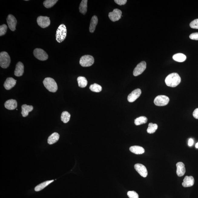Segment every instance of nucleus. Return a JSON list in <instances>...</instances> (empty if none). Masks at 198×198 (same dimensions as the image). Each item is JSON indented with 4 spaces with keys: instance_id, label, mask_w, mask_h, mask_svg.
Masks as SVG:
<instances>
[{
    "instance_id": "f257e3e1",
    "label": "nucleus",
    "mask_w": 198,
    "mask_h": 198,
    "mask_svg": "<svg viewBox=\"0 0 198 198\" xmlns=\"http://www.w3.org/2000/svg\"><path fill=\"white\" fill-rule=\"evenodd\" d=\"M181 82V78L177 73L170 74L165 79V83L168 86L174 87L178 86Z\"/></svg>"
},
{
    "instance_id": "f03ea898",
    "label": "nucleus",
    "mask_w": 198,
    "mask_h": 198,
    "mask_svg": "<svg viewBox=\"0 0 198 198\" xmlns=\"http://www.w3.org/2000/svg\"><path fill=\"white\" fill-rule=\"evenodd\" d=\"M43 84L48 91L55 93L58 90V86L54 80L51 78H46L43 81Z\"/></svg>"
},
{
    "instance_id": "7ed1b4c3",
    "label": "nucleus",
    "mask_w": 198,
    "mask_h": 198,
    "mask_svg": "<svg viewBox=\"0 0 198 198\" xmlns=\"http://www.w3.org/2000/svg\"><path fill=\"white\" fill-rule=\"evenodd\" d=\"M67 35V29L66 26L62 24L59 26L56 31V39L59 43H61L65 39Z\"/></svg>"
},
{
    "instance_id": "20e7f679",
    "label": "nucleus",
    "mask_w": 198,
    "mask_h": 198,
    "mask_svg": "<svg viewBox=\"0 0 198 198\" xmlns=\"http://www.w3.org/2000/svg\"><path fill=\"white\" fill-rule=\"evenodd\" d=\"M11 62L10 57L6 51L1 52L0 53V65L3 68L6 69L9 67Z\"/></svg>"
},
{
    "instance_id": "39448f33",
    "label": "nucleus",
    "mask_w": 198,
    "mask_h": 198,
    "mask_svg": "<svg viewBox=\"0 0 198 198\" xmlns=\"http://www.w3.org/2000/svg\"><path fill=\"white\" fill-rule=\"evenodd\" d=\"M94 62V59L93 56L87 55L81 57L79 63L83 67H89L93 65Z\"/></svg>"
},
{
    "instance_id": "423d86ee",
    "label": "nucleus",
    "mask_w": 198,
    "mask_h": 198,
    "mask_svg": "<svg viewBox=\"0 0 198 198\" xmlns=\"http://www.w3.org/2000/svg\"><path fill=\"white\" fill-rule=\"evenodd\" d=\"M169 98L166 95H160L156 97L154 100V104L158 106H164L167 105Z\"/></svg>"
},
{
    "instance_id": "0eeeda50",
    "label": "nucleus",
    "mask_w": 198,
    "mask_h": 198,
    "mask_svg": "<svg viewBox=\"0 0 198 198\" xmlns=\"http://www.w3.org/2000/svg\"><path fill=\"white\" fill-rule=\"evenodd\" d=\"M34 55L36 58L41 61H46L48 58V55L44 50L36 48L34 51Z\"/></svg>"
},
{
    "instance_id": "6e6552de",
    "label": "nucleus",
    "mask_w": 198,
    "mask_h": 198,
    "mask_svg": "<svg viewBox=\"0 0 198 198\" xmlns=\"http://www.w3.org/2000/svg\"><path fill=\"white\" fill-rule=\"evenodd\" d=\"M37 22L38 25L43 28L48 27L50 24V18L47 16L38 17L37 19Z\"/></svg>"
},
{
    "instance_id": "1a4fd4ad",
    "label": "nucleus",
    "mask_w": 198,
    "mask_h": 198,
    "mask_svg": "<svg viewBox=\"0 0 198 198\" xmlns=\"http://www.w3.org/2000/svg\"><path fill=\"white\" fill-rule=\"evenodd\" d=\"M146 68V62L144 61L140 62L137 65L134 69L133 71V75L135 76L140 75L145 70Z\"/></svg>"
},
{
    "instance_id": "9d476101",
    "label": "nucleus",
    "mask_w": 198,
    "mask_h": 198,
    "mask_svg": "<svg viewBox=\"0 0 198 198\" xmlns=\"http://www.w3.org/2000/svg\"><path fill=\"white\" fill-rule=\"evenodd\" d=\"M122 12L120 10L115 8L112 12L109 13V18L113 22H115L119 20L121 18Z\"/></svg>"
},
{
    "instance_id": "9b49d317",
    "label": "nucleus",
    "mask_w": 198,
    "mask_h": 198,
    "mask_svg": "<svg viewBox=\"0 0 198 198\" xmlns=\"http://www.w3.org/2000/svg\"><path fill=\"white\" fill-rule=\"evenodd\" d=\"M6 20L8 28L12 31H14L16 29L17 24L16 19L13 15H8Z\"/></svg>"
},
{
    "instance_id": "f8f14e48",
    "label": "nucleus",
    "mask_w": 198,
    "mask_h": 198,
    "mask_svg": "<svg viewBox=\"0 0 198 198\" xmlns=\"http://www.w3.org/2000/svg\"><path fill=\"white\" fill-rule=\"evenodd\" d=\"M141 94V91L140 89H135L128 95L127 100L128 102H133L138 99Z\"/></svg>"
},
{
    "instance_id": "ddd939ff",
    "label": "nucleus",
    "mask_w": 198,
    "mask_h": 198,
    "mask_svg": "<svg viewBox=\"0 0 198 198\" xmlns=\"http://www.w3.org/2000/svg\"><path fill=\"white\" fill-rule=\"evenodd\" d=\"M134 168L140 176L144 178L147 176L148 173L147 168L144 165L140 164H136L135 165Z\"/></svg>"
},
{
    "instance_id": "4468645a",
    "label": "nucleus",
    "mask_w": 198,
    "mask_h": 198,
    "mask_svg": "<svg viewBox=\"0 0 198 198\" xmlns=\"http://www.w3.org/2000/svg\"><path fill=\"white\" fill-rule=\"evenodd\" d=\"M16 80L12 78H8L5 81L4 86L7 90H10L15 86L16 83Z\"/></svg>"
},
{
    "instance_id": "2eb2a0df",
    "label": "nucleus",
    "mask_w": 198,
    "mask_h": 198,
    "mask_svg": "<svg viewBox=\"0 0 198 198\" xmlns=\"http://www.w3.org/2000/svg\"><path fill=\"white\" fill-rule=\"evenodd\" d=\"M24 72V65L21 62H19L17 63L15 71V75L20 77L23 75Z\"/></svg>"
},
{
    "instance_id": "dca6fc26",
    "label": "nucleus",
    "mask_w": 198,
    "mask_h": 198,
    "mask_svg": "<svg viewBox=\"0 0 198 198\" xmlns=\"http://www.w3.org/2000/svg\"><path fill=\"white\" fill-rule=\"evenodd\" d=\"M17 102L16 100L11 99L5 102V107L7 109L10 110H14L17 108Z\"/></svg>"
},
{
    "instance_id": "f3484780",
    "label": "nucleus",
    "mask_w": 198,
    "mask_h": 198,
    "mask_svg": "<svg viewBox=\"0 0 198 198\" xmlns=\"http://www.w3.org/2000/svg\"><path fill=\"white\" fill-rule=\"evenodd\" d=\"M194 178L192 176H186L184 178L182 185L184 187H191L194 185Z\"/></svg>"
},
{
    "instance_id": "a211bd4d",
    "label": "nucleus",
    "mask_w": 198,
    "mask_h": 198,
    "mask_svg": "<svg viewBox=\"0 0 198 198\" xmlns=\"http://www.w3.org/2000/svg\"><path fill=\"white\" fill-rule=\"evenodd\" d=\"M176 166L177 175L180 177L183 176L186 172L185 165L183 163L180 162L177 163Z\"/></svg>"
},
{
    "instance_id": "6ab92c4d",
    "label": "nucleus",
    "mask_w": 198,
    "mask_h": 198,
    "mask_svg": "<svg viewBox=\"0 0 198 198\" xmlns=\"http://www.w3.org/2000/svg\"><path fill=\"white\" fill-rule=\"evenodd\" d=\"M33 107L32 105H28L26 104H24L22 106L21 114L24 117H27L29 113L33 110Z\"/></svg>"
},
{
    "instance_id": "aec40b11",
    "label": "nucleus",
    "mask_w": 198,
    "mask_h": 198,
    "mask_svg": "<svg viewBox=\"0 0 198 198\" xmlns=\"http://www.w3.org/2000/svg\"><path fill=\"white\" fill-rule=\"evenodd\" d=\"M98 22V17L96 15H94L92 17L91 21H90L89 27L90 32L91 33H93L94 32L96 26Z\"/></svg>"
},
{
    "instance_id": "412c9836",
    "label": "nucleus",
    "mask_w": 198,
    "mask_h": 198,
    "mask_svg": "<svg viewBox=\"0 0 198 198\" xmlns=\"http://www.w3.org/2000/svg\"><path fill=\"white\" fill-rule=\"evenodd\" d=\"M130 150L136 154H141L145 152V149L143 147L138 146H134L130 147Z\"/></svg>"
},
{
    "instance_id": "4be33fe9",
    "label": "nucleus",
    "mask_w": 198,
    "mask_h": 198,
    "mask_svg": "<svg viewBox=\"0 0 198 198\" xmlns=\"http://www.w3.org/2000/svg\"><path fill=\"white\" fill-rule=\"evenodd\" d=\"M60 135L58 133H54L48 137V143L50 145H52L58 141Z\"/></svg>"
},
{
    "instance_id": "5701e85b",
    "label": "nucleus",
    "mask_w": 198,
    "mask_h": 198,
    "mask_svg": "<svg viewBox=\"0 0 198 198\" xmlns=\"http://www.w3.org/2000/svg\"><path fill=\"white\" fill-rule=\"evenodd\" d=\"M87 0H83L80 5L79 12L83 15L86 14L87 12Z\"/></svg>"
},
{
    "instance_id": "b1692460",
    "label": "nucleus",
    "mask_w": 198,
    "mask_h": 198,
    "mask_svg": "<svg viewBox=\"0 0 198 198\" xmlns=\"http://www.w3.org/2000/svg\"><path fill=\"white\" fill-rule=\"evenodd\" d=\"M54 180H48V181H45L43 182V183L39 184L36 186L35 188V190L36 192H39L44 189L45 187L47 186L48 185H49L50 184L53 182Z\"/></svg>"
},
{
    "instance_id": "393cba45",
    "label": "nucleus",
    "mask_w": 198,
    "mask_h": 198,
    "mask_svg": "<svg viewBox=\"0 0 198 198\" xmlns=\"http://www.w3.org/2000/svg\"><path fill=\"white\" fill-rule=\"evenodd\" d=\"M173 58L175 61L178 62L185 61L186 59V57L182 53H177L173 55Z\"/></svg>"
},
{
    "instance_id": "a878e982",
    "label": "nucleus",
    "mask_w": 198,
    "mask_h": 198,
    "mask_svg": "<svg viewBox=\"0 0 198 198\" xmlns=\"http://www.w3.org/2000/svg\"><path fill=\"white\" fill-rule=\"evenodd\" d=\"M78 85L79 87L84 88L87 86V81L86 78L83 76H79L77 79Z\"/></svg>"
},
{
    "instance_id": "bb28decb",
    "label": "nucleus",
    "mask_w": 198,
    "mask_h": 198,
    "mask_svg": "<svg viewBox=\"0 0 198 198\" xmlns=\"http://www.w3.org/2000/svg\"><path fill=\"white\" fill-rule=\"evenodd\" d=\"M147 118L145 116H140L135 120L134 123L136 126H139V125L145 124L147 123Z\"/></svg>"
},
{
    "instance_id": "cd10ccee",
    "label": "nucleus",
    "mask_w": 198,
    "mask_h": 198,
    "mask_svg": "<svg viewBox=\"0 0 198 198\" xmlns=\"http://www.w3.org/2000/svg\"><path fill=\"white\" fill-rule=\"evenodd\" d=\"M70 114L68 112L64 111L61 114V120L64 123H67L70 120Z\"/></svg>"
},
{
    "instance_id": "c85d7f7f",
    "label": "nucleus",
    "mask_w": 198,
    "mask_h": 198,
    "mask_svg": "<svg viewBox=\"0 0 198 198\" xmlns=\"http://www.w3.org/2000/svg\"><path fill=\"white\" fill-rule=\"evenodd\" d=\"M157 128L158 126L157 124L150 123L148 125V127L147 128V133L149 134H153L155 133Z\"/></svg>"
},
{
    "instance_id": "c756f323",
    "label": "nucleus",
    "mask_w": 198,
    "mask_h": 198,
    "mask_svg": "<svg viewBox=\"0 0 198 198\" xmlns=\"http://www.w3.org/2000/svg\"><path fill=\"white\" fill-rule=\"evenodd\" d=\"M58 1V0H46L43 2V5L46 8H50L54 6Z\"/></svg>"
},
{
    "instance_id": "7c9ffc66",
    "label": "nucleus",
    "mask_w": 198,
    "mask_h": 198,
    "mask_svg": "<svg viewBox=\"0 0 198 198\" xmlns=\"http://www.w3.org/2000/svg\"><path fill=\"white\" fill-rule=\"evenodd\" d=\"M89 88L91 91L96 93H99L102 90V87L97 83H94L90 85Z\"/></svg>"
},
{
    "instance_id": "2f4dec72",
    "label": "nucleus",
    "mask_w": 198,
    "mask_h": 198,
    "mask_svg": "<svg viewBox=\"0 0 198 198\" xmlns=\"http://www.w3.org/2000/svg\"><path fill=\"white\" fill-rule=\"evenodd\" d=\"M8 27L6 24H3L0 26V36H2L6 34Z\"/></svg>"
},
{
    "instance_id": "473e14b6",
    "label": "nucleus",
    "mask_w": 198,
    "mask_h": 198,
    "mask_svg": "<svg viewBox=\"0 0 198 198\" xmlns=\"http://www.w3.org/2000/svg\"><path fill=\"white\" fill-rule=\"evenodd\" d=\"M127 196L129 198H139L138 194L134 191H128Z\"/></svg>"
},
{
    "instance_id": "72a5a7b5",
    "label": "nucleus",
    "mask_w": 198,
    "mask_h": 198,
    "mask_svg": "<svg viewBox=\"0 0 198 198\" xmlns=\"http://www.w3.org/2000/svg\"><path fill=\"white\" fill-rule=\"evenodd\" d=\"M190 26L191 28L198 29V19H195L191 22Z\"/></svg>"
},
{
    "instance_id": "f704fd0d",
    "label": "nucleus",
    "mask_w": 198,
    "mask_h": 198,
    "mask_svg": "<svg viewBox=\"0 0 198 198\" xmlns=\"http://www.w3.org/2000/svg\"><path fill=\"white\" fill-rule=\"evenodd\" d=\"M189 38L194 40H198V32L192 33L190 35Z\"/></svg>"
},
{
    "instance_id": "c9c22d12",
    "label": "nucleus",
    "mask_w": 198,
    "mask_h": 198,
    "mask_svg": "<svg viewBox=\"0 0 198 198\" xmlns=\"http://www.w3.org/2000/svg\"><path fill=\"white\" fill-rule=\"evenodd\" d=\"M114 1L118 5L121 6V5L126 4L127 1V0H114Z\"/></svg>"
},
{
    "instance_id": "e433bc0d",
    "label": "nucleus",
    "mask_w": 198,
    "mask_h": 198,
    "mask_svg": "<svg viewBox=\"0 0 198 198\" xmlns=\"http://www.w3.org/2000/svg\"><path fill=\"white\" fill-rule=\"evenodd\" d=\"M193 117L195 119H198V108L196 109L194 111L193 114Z\"/></svg>"
},
{
    "instance_id": "4c0bfd02",
    "label": "nucleus",
    "mask_w": 198,
    "mask_h": 198,
    "mask_svg": "<svg viewBox=\"0 0 198 198\" xmlns=\"http://www.w3.org/2000/svg\"><path fill=\"white\" fill-rule=\"evenodd\" d=\"M194 143V140L192 138L190 139L189 140L188 145L189 147L192 146L193 145Z\"/></svg>"
},
{
    "instance_id": "58836bf2",
    "label": "nucleus",
    "mask_w": 198,
    "mask_h": 198,
    "mask_svg": "<svg viewBox=\"0 0 198 198\" xmlns=\"http://www.w3.org/2000/svg\"><path fill=\"white\" fill-rule=\"evenodd\" d=\"M196 148H198V142L196 145Z\"/></svg>"
}]
</instances>
